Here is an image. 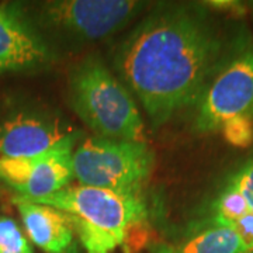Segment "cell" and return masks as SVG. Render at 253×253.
I'll return each instance as SVG.
<instances>
[{"label":"cell","mask_w":253,"mask_h":253,"mask_svg":"<svg viewBox=\"0 0 253 253\" xmlns=\"http://www.w3.org/2000/svg\"><path fill=\"white\" fill-rule=\"evenodd\" d=\"M63 253H79V248H78V245L73 242V244L71 245V246H69V248H68V249H66Z\"/></svg>","instance_id":"obj_18"},{"label":"cell","mask_w":253,"mask_h":253,"mask_svg":"<svg viewBox=\"0 0 253 253\" xmlns=\"http://www.w3.org/2000/svg\"><path fill=\"white\" fill-rule=\"evenodd\" d=\"M73 111L103 138L144 142V123L126 87L91 55L69 73Z\"/></svg>","instance_id":"obj_3"},{"label":"cell","mask_w":253,"mask_h":253,"mask_svg":"<svg viewBox=\"0 0 253 253\" xmlns=\"http://www.w3.org/2000/svg\"><path fill=\"white\" fill-rule=\"evenodd\" d=\"M73 134L71 126L52 110L14 107L0 117V158L34 156Z\"/></svg>","instance_id":"obj_8"},{"label":"cell","mask_w":253,"mask_h":253,"mask_svg":"<svg viewBox=\"0 0 253 253\" xmlns=\"http://www.w3.org/2000/svg\"><path fill=\"white\" fill-rule=\"evenodd\" d=\"M252 11H253V3H252Z\"/></svg>","instance_id":"obj_19"},{"label":"cell","mask_w":253,"mask_h":253,"mask_svg":"<svg viewBox=\"0 0 253 253\" xmlns=\"http://www.w3.org/2000/svg\"><path fill=\"white\" fill-rule=\"evenodd\" d=\"M33 203L58 208L71 218L86 253H111L123 246L132 226L148 217L139 193L89 186H68Z\"/></svg>","instance_id":"obj_2"},{"label":"cell","mask_w":253,"mask_h":253,"mask_svg":"<svg viewBox=\"0 0 253 253\" xmlns=\"http://www.w3.org/2000/svg\"><path fill=\"white\" fill-rule=\"evenodd\" d=\"M134 0H58L36 7L34 17L24 16L49 46L75 48L116 34L145 9Z\"/></svg>","instance_id":"obj_4"},{"label":"cell","mask_w":253,"mask_h":253,"mask_svg":"<svg viewBox=\"0 0 253 253\" xmlns=\"http://www.w3.org/2000/svg\"><path fill=\"white\" fill-rule=\"evenodd\" d=\"M228 181L239 190V193L249 204V208L253 211V155L245 161L244 165L229 177Z\"/></svg>","instance_id":"obj_15"},{"label":"cell","mask_w":253,"mask_h":253,"mask_svg":"<svg viewBox=\"0 0 253 253\" xmlns=\"http://www.w3.org/2000/svg\"><path fill=\"white\" fill-rule=\"evenodd\" d=\"M16 204L30 241L40 249L46 253H63L73 244L75 228L63 211L20 197Z\"/></svg>","instance_id":"obj_10"},{"label":"cell","mask_w":253,"mask_h":253,"mask_svg":"<svg viewBox=\"0 0 253 253\" xmlns=\"http://www.w3.org/2000/svg\"><path fill=\"white\" fill-rule=\"evenodd\" d=\"M249 210V204L239 193V190L228 181L212 204V224L231 228L232 224H235L239 218L244 217Z\"/></svg>","instance_id":"obj_12"},{"label":"cell","mask_w":253,"mask_h":253,"mask_svg":"<svg viewBox=\"0 0 253 253\" xmlns=\"http://www.w3.org/2000/svg\"><path fill=\"white\" fill-rule=\"evenodd\" d=\"M206 4H208L210 9L225 11V13H229L231 16H235V17H241L246 13V7L242 3L232 1V0H215V1H208Z\"/></svg>","instance_id":"obj_17"},{"label":"cell","mask_w":253,"mask_h":253,"mask_svg":"<svg viewBox=\"0 0 253 253\" xmlns=\"http://www.w3.org/2000/svg\"><path fill=\"white\" fill-rule=\"evenodd\" d=\"M221 132L225 141L236 148H248L253 144V116L241 114L222 123Z\"/></svg>","instance_id":"obj_13"},{"label":"cell","mask_w":253,"mask_h":253,"mask_svg":"<svg viewBox=\"0 0 253 253\" xmlns=\"http://www.w3.org/2000/svg\"><path fill=\"white\" fill-rule=\"evenodd\" d=\"M241 114L253 116V46L241 51L208 84L199 101L194 129L214 132Z\"/></svg>","instance_id":"obj_6"},{"label":"cell","mask_w":253,"mask_h":253,"mask_svg":"<svg viewBox=\"0 0 253 253\" xmlns=\"http://www.w3.org/2000/svg\"><path fill=\"white\" fill-rule=\"evenodd\" d=\"M244 51L201 4L161 6L118 46L116 66L155 126L200 101L228 59Z\"/></svg>","instance_id":"obj_1"},{"label":"cell","mask_w":253,"mask_h":253,"mask_svg":"<svg viewBox=\"0 0 253 253\" xmlns=\"http://www.w3.org/2000/svg\"><path fill=\"white\" fill-rule=\"evenodd\" d=\"M231 229L239 236L246 253H253V211L249 210L244 217L239 218Z\"/></svg>","instance_id":"obj_16"},{"label":"cell","mask_w":253,"mask_h":253,"mask_svg":"<svg viewBox=\"0 0 253 253\" xmlns=\"http://www.w3.org/2000/svg\"><path fill=\"white\" fill-rule=\"evenodd\" d=\"M73 132L54 148L34 156L0 158V179L20 194V199L36 201L61 191L73 176Z\"/></svg>","instance_id":"obj_7"},{"label":"cell","mask_w":253,"mask_h":253,"mask_svg":"<svg viewBox=\"0 0 253 253\" xmlns=\"http://www.w3.org/2000/svg\"><path fill=\"white\" fill-rule=\"evenodd\" d=\"M72 165L82 186L141 193L154 166V154L145 142L91 136L73 152Z\"/></svg>","instance_id":"obj_5"},{"label":"cell","mask_w":253,"mask_h":253,"mask_svg":"<svg viewBox=\"0 0 253 253\" xmlns=\"http://www.w3.org/2000/svg\"><path fill=\"white\" fill-rule=\"evenodd\" d=\"M52 61L51 48L16 7H0V72L28 71Z\"/></svg>","instance_id":"obj_9"},{"label":"cell","mask_w":253,"mask_h":253,"mask_svg":"<svg viewBox=\"0 0 253 253\" xmlns=\"http://www.w3.org/2000/svg\"><path fill=\"white\" fill-rule=\"evenodd\" d=\"M151 253H246V251L231 228L212 224L179 245H155Z\"/></svg>","instance_id":"obj_11"},{"label":"cell","mask_w":253,"mask_h":253,"mask_svg":"<svg viewBox=\"0 0 253 253\" xmlns=\"http://www.w3.org/2000/svg\"><path fill=\"white\" fill-rule=\"evenodd\" d=\"M0 253H34L21 228L9 217H0Z\"/></svg>","instance_id":"obj_14"}]
</instances>
